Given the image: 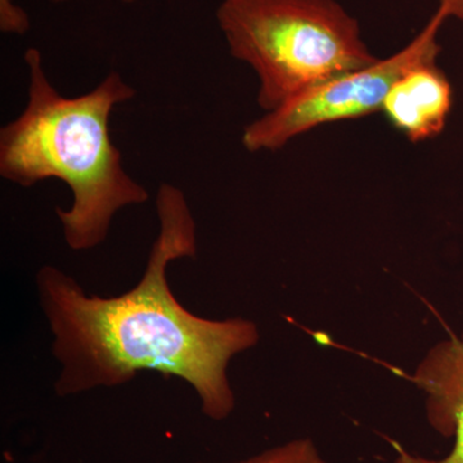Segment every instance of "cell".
Masks as SVG:
<instances>
[{
    "label": "cell",
    "mask_w": 463,
    "mask_h": 463,
    "mask_svg": "<svg viewBox=\"0 0 463 463\" xmlns=\"http://www.w3.org/2000/svg\"><path fill=\"white\" fill-rule=\"evenodd\" d=\"M412 381L422 390L429 425L444 438H455L444 458H423L408 453L392 441L397 457L392 463H463V332L440 341L423 356Z\"/></svg>",
    "instance_id": "cell-5"
},
{
    "label": "cell",
    "mask_w": 463,
    "mask_h": 463,
    "mask_svg": "<svg viewBox=\"0 0 463 463\" xmlns=\"http://www.w3.org/2000/svg\"><path fill=\"white\" fill-rule=\"evenodd\" d=\"M236 463H327L310 439H295Z\"/></svg>",
    "instance_id": "cell-7"
},
{
    "label": "cell",
    "mask_w": 463,
    "mask_h": 463,
    "mask_svg": "<svg viewBox=\"0 0 463 463\" xmlns=\"http://www.w3.org/2000/svg\"><path fill=\"white\" fill-rule=\"evenodd\" d=\"M196 463H203V462H196Z\"/></svg>",
    "instance_id": "cell-11"
},
{
    "label": "cell",
    "mask_w": 463,
    "mask_h": 463,
    "mask_svg": "<svg viewBox=\"0 0 463 463\" xmlns=\"http://www.w3.org/2000/svg\"><path fill=\"white\" fill-rule=\"evenodd\" d=\"M121 2L128 3V5H130V3L139 2V0H121Z\"/></svg>",
    "instance_id": "cell-10"
},
{
    "label": "cell",
    "mask_w": 463,
    "mask_h": 463,
    "mask_svg": "<svg viewBox=\"0 0 463 463\" xmlns=\"http://www.w3.org/2000/svg\"><path fill=\"white\" fill-rule=\"evenodd\" d=\"M52 2L62 3L67 0H52ZM29 16L23 8L14 5L12 0H0V30L5 33L24 35L29 32Z\"/></svg>",
    "instance_id": "cell-8"
},
{
    "label": "cell",
    "mask_w": 463,
    "mask_h": 463,
    "mask_svg": "<svg viewBox=\"0 0 463 463\" xmlns=\"http://www.w3.org/2000/svg\"><path fill=\"white\" fill-rule=\"evenodd\" d=\"M158 234L142 279L118 297L88 295L52 265L36 273L39 304L61 364L54 392L71 397L118 388L143 371L176 377L196 392L201 412L214 421L233 413L228 364L260 340L246 318L207 319L179 303L167 268L197 254V224L184 192L163 183L156 194Z\"/></svg>",
    "instance_id": "cell-1"
},
{
    "label": "cell",
    "mask_w": 463,
    "mask_h": 463,
    "mask_svg": "<svg viewBox=\"0 0 463 463\" xmlns=\"http://www.w3.org/2000/svg\"><path fill=\"white\" fill-rule=\"evenodd\" d=\"M453 105L449 80L437 60L423 61L399 76L381 111L389 123L412 143L434 138L443 132Z\"/></svg>",
    "instance_id": "cell-6"
},
{
    "label": "cell",
    "mask_w": 463,
    "mask_h": 463,
    "mask_svg": "<svg viewBox=\"0 0 463 463\" xmlns=\"http://www.w3.org/2000/svg\"><path fill=\"white\" fill-rule=\"evenodd\" d=\"M447 20L438 8L428 25L403 50L373 65L332 79L298 94L281 108L246 125L243 147L250 152L277 151L291 139L321 125L364 118L381 111L383 99L411 67L437 60L440 53L438 33Z\"/></svg>",
    "instance_id": "cell-4"
},
{
    "label": "cell",
    "mask_w": 463,
    "mask_h": 463,
    "mask_svg": "<svg viewBox=\"0 0 463 463\" xmlns=\"http://www.w3.org/2000/svg\"><path fill=\"white\" fill-rule=\"evenodd\" d=\"M439 9L448 17L463 21V0H439Z\"/></svg>",
    "instance_id": "cell-9"
},
{
    "label": "cell",
    "mask_w": 463,
    "mask_h": 463,
    "mask_svg": "<svg viewBox=\"0 0 463 463\" xmlns=\"http://www.w3.org/2000/svg\"><path fill=\"white\" fill-rule=\"evenodd\" d=\"M216 21L232 56L257 72L265 112L379 60L335 0H223Z\"/></svg>",
    "instance_id": "cell-3"
},
{
    "label": "cell",
    "mask_w": 463,
    "mask_h": 463,
    "mask_svg": "<svg viewBox=\"0 0 463 463\" xmlns=\"http://www.w3.org/2000/svg\"><path fill=\"white\" fill-rule=\"evenodd\" d=\"M29 90L24 111L0 130V175L20 187L58 179L71 190L69 210L57 207L67 246L87 251L108 239L115 215L147 203L148 192L125 172L109 133L116 106L137 96L118 71L93 90L63 97L51 83L41 51L25 52Z\"/></svg>",
    "instance_id": "cell-2"
}]
</instances>
